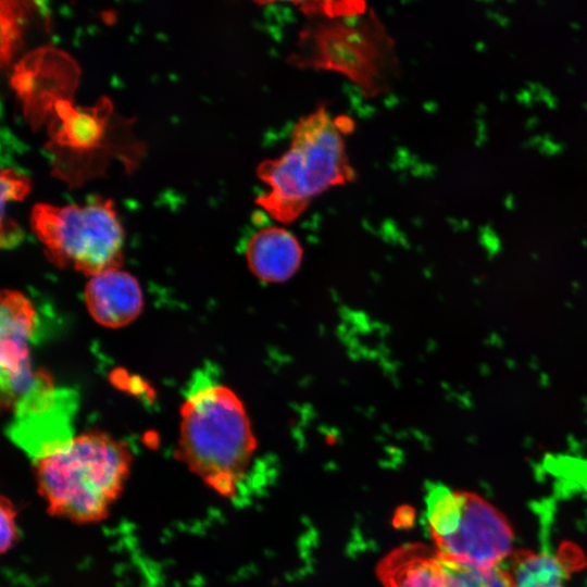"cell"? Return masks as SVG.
Segmentation results:
<instances>
[{"label": "cell", "mask_w": 587, "mask_h": 587, "mask_svg": "<svg viewBox=\"0 0 587 587\" xmlns=\"http://www.w3.org/2000/svg\"><path fill=\"white\" fill-rule=\"evenodd\" d=\"M257 446L239 397L210 370L196 373L180 408L177 458L217 495L232 498Z\"/></svg>", "instance_id": "6da1fadb"}, {"label": "cell", "mask_w": 587, "mask_h": 587, "mask_svg": "<svg viewBox=\"0 0 587 587\" xmlns=\"http://www.w3.org/2000/svg\"><path fill=\"white\" fill-rule=\"evenodd\" d=\"M352 128L348 116L333 117L325 104L301 116L291 129L289 148L257 166V176L267 190L255 203L274 221L290 224L316 197L354 182L357 172L345 141Z\"/></svg>", "instance_id": "7a4b0ae2"}, {"label": "cell", "mask_w": 587, "mask_h": 587, "mask_svg": "<svg viewBox=\"0 0 587 587\" xmlns=\"http://www.w3.org/2000/svg\"><path fill=\"white\" fill-rule=\"evenodd\" d=\"M132 463L126 444L103 432H85L34 460L37 490L52 516L98 523L121 497Z\"/></svg>", "instance_id": "3957f363"}, {"label": "cell", "mask_w": 587, "mask_h": 587, "mask_svg": "<svg viewBox=\"0 0 587 587\" xmlns=\"http://www.w3.org/2000/svg\"><path fill=\"white\" fill-rule=\"evenodd\" d=\"M287 62L340 74L372 99L386 93L399 74L396 42L372 9L349 17H309Z\"/></svg>", "instance_id": "277c9868"}, {"label": "cell", "mask_w": 587, "mask_h": 587, "mask_svg": "<svg viewBox=\"0 0 587 587\" xmlns=\"http://www.w3.org/2000/svg\"><path fill=\"white\" fill-rule=\"evenodd\" d=\"M425 505L434 547L448 559L485 573L513 552L509 521L483 497L430 483Z\"/></svg>", "instance_id": "5b68a950"}, {"label": "cell", "mask_w": 587, "mask_h": 587, "mask_svg": "<svg viewBox=\"0 0 587 587\" xmlns=\"http://www.w3.org/2000/svg\"><path fill=\"white\" fill-rule=\"evenodd\" d=\"M30 226L58 267L90 277L122 265L124 230L111 199L96 196L83 205L37 203Z\"/></svg>", "instance_id": "8992f818"}, {"label": "cell", "mask_w": 587, "mask_h": 587, "mask_svg": "<svg viewBox=\"0 0 587 587\" xmlns=\"http://www.w3.org/2000/svg\"><path fill=\"white\" fill-rule=\"evenodd\" d=\"M48 127L47 149L54 157L53 173L80 184L97 174L96 164L112 146L109 143L113 104L102 97L95 105L75 107L71 100L57 102Z\"/></svg>", "instance_id": "52a82bcc"}, {"label": "cell", "mask_w": 587, "mask_h": 587, "mask_svg": "<svg viewBox=\"0 0 587 587\" xmlns=\"http://www.w3.org/2000/svg\"><path fill=\"white\" fill-rule=\"evenodd\" d=\"M79 67L66 52L45 46L25 54L13 67L10 84L22 102L26 122L37 129L60 100H73Z\"/></svg>", "instance_id": "ba28073f"}, {"label": "cell", "mask_w": 587, "mask_h": 587, "mask_svg": "<svg viewBox=\"0 0 587 587\" xmlns=\"http://www.w3.org/2000/svg\"><path fill=\"white\" fill-rule=\"evenodd\" d=\"M1 404L12 411L40 380L43 372H34L29 341L36 325L32 302L20 291L1 294Z\"/></svg>", "instance_id": "9c48e42d"}, {"label": "cell", "mask_w": 587, "mask_h": 587, "mask_svg": "<svg viewBox=\"0 0 587 587\" xmlns=\"http://www.w3.org/2000/svg\"><path fill=\"white\" fill-rule=\"evenodd\" d=\"M375 573L383 587H485L482 572L421 542L390 550L377 563Z\"/></svg>", "instance_id": "30bf717a"}, {"label": "cell", "mask_w": 587, "mask_h": 587, "mask_svg": "<svg viewBox=\"0 0 587 587\" xmlns=\"http://www.w3.org/2000/svg\"><path fill=\"white\" fill-rule=\"evenodd\" d=\"M89 314L102 326L123 327L133 322L143 307L137 279L121 268L108 270L89 277L85 287Z\"/></svg>", "instance_id": "8fae6325"}, {"label": "cell", "mask_w": 587, "mask_h": 587, "mask_svg": "<svg viewBox=\"0 0 587 587\" xmlns=\"http://www.w3.org/2000/svg\"><path fill=\"white\" fill-rule=\"evenodd\" d=\"M303 249L286 227L272 225L257 230L246 245V260L255 277L266 283H282L299 270Z\"/></svg>", "instance_id": "7c38bea8"}, {"label": "cell", "mask_w": 587, "mask_h": 587, "mask_svg": "<svg viewBox=\"0 0 587 587\" xmlns=\"http://www.w3.org/2000/svg\"><path fill=\"white\" fill-rule=\"evenodd\" d=\"M505 564L515 587H566L570 565L561 557L516 550L505 560Z\"/></svg>", "instance_id": "4fadbf2b"}, {"label": "cell", "mask_w": 587, "mask_h": 587, "mask_svg": "<svg viewBox=\"0 0 587 587\" xmlns=\"http://www.w3.org/2000/svg\"><path fill=\"white\" fill-rule=\"evenodd\" d=\"M28 2L1 1V48L0 61L4 67L22 45L23 25L28 11Z\"/></svg>", "instance_id": "5bb4252c"}, {"label": "cell", "mask_w": 587, "mask_h": 587, "mask_svg": "<svg viewBox=\"0 0 587 587\" xmlns=\"http://www.w3.org/2000/svg\"><path fill=\"white\" fill-rule=\"evenodd\" d=\"M309 17H349L367 11L363 1H304L295 3Z\"/></svg>", "instance_id": "9a60e30c"}, {"label": "cell", "mask_w": 587, "mask_h": 587, "mask_svg": "<svg viewBox=\"0 0 587 587\" xmlns=\"http://www.w3.org/2000/svg\"><path fill=\"white\" fill-rule=\"evenodd\" d=\"M17 511L15 504L5 496L0 500V550L4 554L10 551L18 539Z\"/></svg>", "instance_id": "2e32d148"}, {"label": "cell", "mask_w": 587, "mask_h": 587, "mask_svg": "<svg viewBox=\"0 0 587 587\" xmlns=\"http://www.w3.org/2000/svg\"><path fill=\"white\" fill-rule=\"evenodd\" d=\"M1 204L10 201H21L30 191L32 185L25 174H21L13 168H3L1 171Z\"/></svg>", "instance_id": "e0dca14e"}, {"label": "cell", "mask_w": 587, "mask_h": 587, "mask_svg": "<svg viewBox=\"0 0 587 587\" xmlns=\"http://www.w3.org/2000/svg\"><path fill=\"white\" fill-rule=\"evenodd\" d=\"M485 587H515L514 580L505 561L483 573Z\"/></svg>", "instance_id": "ac0fdd59"}, {"label": "cell", "mask_w": 587, "mask_h": 587, "mask_svg": "<svg viewBox=\"0 0 587 587\" xmlns=\"http://www.w3.org/2000/svg\"><path fill=\"white\" fill-rule=\"evenodd\" d=\"M20 236H21V232L17 224L10 217L8 218L4 214H1V243L2 246L8 245V247H11V245L17 242V239Z\"/></svg>", "instance_id": "d6986e66"}]
</instances>
